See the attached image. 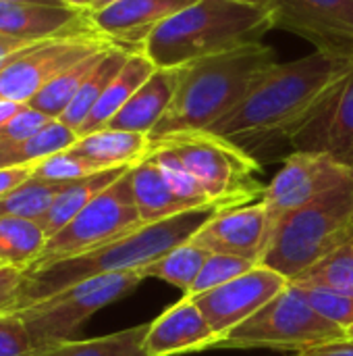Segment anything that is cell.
I'll return each instance as SVG.
<instances>
[{
  "mask_svg": "<svg viewBox=\"0 0 353 356\" xmlns=\"http://www.w3.org/2000/svg\"><path fill=\"white\" fill-rule=\"evenodd\" d=\"M304 290L306 298L310 305L331 323L339 325L341 330L353 327V296H343V294H333V292H322V290Z\"/></svg>",
  "mask_w": 353,
  "mask_h": 356,
  "instance_id": "d590c367",
  "label": "cell"
},
{
  "mask_svg": "<svg viewBox=\"0 0 353 356\" xmlns=\"http://www.w3.org/2000/svg\"><path fill=\"white\" fill-rule=\"evenodd\" d=\"M94 25L89 13L67 6H46L15 0H0V35L21 42H40Z\"/></svg>",
  "mask_w": 353,
  "mask_h": 356,
  "instance_id": "ac0fdd59",
  "label": "cell"
},
{
  "mask_svg": "<svg viewBox=\"0 0 353 356\" xmlns=\"http://www.w3.org/2000/svg\"><path fill=\"white\" fill-rule=\"evenodd\" d=\"M347 340L345 330L325 319L306 298L304 290L289 284L279 296L248 321L223 336L214 348L221 350H281L302 353L327 342Z\"/></svg>",
  "mask_w": 353,
  "mask_h": 356,
  "instance_id": "52a82bcc",
  "label": "cell"
},
{
  "mask_svg": "<svg viewBox=\"0 0 353 356\" xmlns=\"http://www.w3.org/2000/svg\"><path fill=\"white\" fill-rule=\"evenodd\" d=\"M235 2H248V4H260V6H268V0H235Z\"/></svg>",
  "mask_w": 353,
  "mask_h": 356,
  "instance_id": "bcb514c9",
  "label": "cell"
},
{
  "mask_svg": "<svg viewBox=\"0 0 353 356\" xmlns=\"http://www.w3.org/2000/svg\"><path fill=\"white\" fill-rule=\"evenodd\" d=\"M158 67L148 58V54L144 50H133L127 56L121 71L114 75V79L106 86L104 94L100 96V100L96 102V106L92 108V113L87 115L83 125L79 127V131H77L79 138L108 127V123L114 119V115L129 102V98L150 79V75Z\"/></svg>",
  "mask_w": 353,
  "mask_h": 356,
  "instance_id": "44dd1931",
  "label": "cell"
},
{
  "mask_svg": "<svg viewBox=\"0 0 353 356\" xmlns=\"http://www.w3.org/2000/svg\"><path fill=\"white\" fill-rule=\"evenodd\" d=\"M353 242V181L291 213L270 236L260 265L289 284L327 254Z\"/></svg>",
  "mask_w": 353,
  "mask_h": 356,
  "instance_id": "5b68a950",
  "label": "cell"
},
{
  "mask_svg": "<svg viewBox=\"0 0 353 356\" xmlns=\"http://www.w3.org/2000/svg\"><path fill=\"white\" fill-rule=\"evenodd\" d=\"M275 27L312 42L316 50L353 58V0H268Z\"/></svg>",
  "mask_w": 353,
  "mask_h": 356,
  "instance_id": "7c38bea8",
  "label": "cell"
},
{
  "mask_svg": "<svg viewBox=\"0 0 353 356\" xmlns=\"http://www.w3.org/2000/svg\"><path fill=\"white\" fill-rule=\"evenodd\" d=\"M191 240L212 254L239 257L260 265L268 242L266 207L258 200L218 211Z\"/></svg>",
  "mask_w": 353,
  "mask_h": 356,
  "instance_id": "9a60e30c",
  "label": "cell"
},
{
  "mask_svg": "<svg viewBox=\"0 0 353 356\" xmlns=\"http://www.w3.org/2000/svg\"><path fill=\"white\" fill-rule=\"evenodd\" d=\"M196 0H121L100 13H89L94 27L112 44L141 50L150 33Z\"/></svg>",
  "mask_w": 353,
  "mask_h": 356,
  "instance_id": "e0dca14e",
  "label": "cell"
},
{
  "mask_svg": "<svg viewBox=\"0 0 353 356\" xmlns=\"http://www.w3.org/2000/svg\"><path fill=\"white\" fill-rule=\"evenodd\" d=\"M216 213L218 209L189 211L166 221L141 225L139 229L85 254L31 267L25 271L17 311H23L69 286L92 277L135 271L141 273L150 263L158 261L171 248L191 240Z\"/></svg>",
  "mask_w": 353,
  "mask_h": 356,
  "instance_id": "7a4b0ae2",
  "label": "cell"
},
{
  "mask_svg": "<svg viewBox=\"0 0 353 356\" xmlns=\"http://www.w3.org/2000/svg\"><path fill=\"white\" fill-rule=\"evenodd\" d=\"M25 46H27V42L15 40V38H6V35H0V71H2V67L6 65V60H8L15 52H19L21 48H25Z\"/></svg>",
  "mask_w": 353,
  "mask_h": 356,
  "instance_id": "60d3db41",
  "label": "cell"
},
{
  "mask_svg": "<svg viewBox=\"0 0 353 356\" xmlns=\"http://www.w3.org/2000/svg\"><path fill=\"white\" fill-rule=\"evenodd\" d=\"M79 140V134L64 125L60 119H52L46 127L23 142H0V169L6 167H33L35 163L69 150Z\"/></svg>",
  "mask_w": 353,
  "mask_h": 356,
  "instance_id": "484cf974",
  "label": "cell"
},
{
  "mask_svg": "<svg viewBox=\"0 0 353 356\" xmlns=\"http://www.w3.org/2000/svg\"><path fill=\"white\" fill-rule=\"evenodd\" d=\"M15 2H29V4H46V6H64L62 0H15ZM69 8V6H67Z\"/></svg>",
  "mask_w": 353,
  "mask_h": 356,
  "instance_id": "f6af8a7d",
  "label": "cell"
},
{
  "mask_svg": "<svg viewBox=\"0 0 353 356\" xmlns=\"http://www.w3.org/2000/svg\"><path fill=\"white\" fill-rule=\"evenodd\" d=\"M62 2H64V6H69V8H73V10L89 13V8H92V2H94V0H62Z\"/></svg>",
  "mask_w": 353,
  "mask_h": 356,
  "instance_id": "7bdbcfd3",
  "label": "cell"
},
{
  "mask_svg": "<svg viewBox=\"0 0 353 356\" xmlns=\"http://www.w3.org/2000/svg\"><path fill=\"white\" fill-rule=\"evenodd\" d=\"M23 108V104L12 102V100H0V129Z\"/></svg>",
  "mask_w": 353,
  "mask_h": 356,
  "instance_id": "b9f144b4",
  "label": "cell"
},
{
  "mask_svg": "<svg viewBox=\"0 0 353 356\" xmlns=\"http://www.w3.org/2000/svg\"><path fill=\"white\" fill-rule=\"evenodd\" d=\"M108 46H112V42L94 25L31 42L15 52L2 67L0 100L29 104V100L64 69Z\"/></svg>",
  "mask_w": 353,
  "mask_h": 356,
  "instance_id": "30bf717a",
  "label": "cell"
},
{
  "mask_svg": "<svg viewBox=\"0 0 353 356\" xmlns=\"http://www.w3.org/2000/svg\"><path fill=\"white\" fill-rule=\"evenodd\" d=\"M144 280L146 277L139 271L92 277L17 313L25 321L37 346L73 340L89 317L133 294Z\"/></svg>",
  "mask_w": 353,
  "mask_h": 356,
  "instance_id": "ba28073f",
  "label": "cell"
},
{
  "mask_svg": "<svg viewBox=\"0 0 353 356\" xmlns=\"http://www.w3.org/2000/svg\"><path fill=\"white\" fill-rule=\"evenodd\" d=\"M287 286L289 282L281 273L266 265H256L233 282L193 296V302L221 340L266 307Z\"/></svg>",
  "mask_w": 353,
  "mask_h": 356,
  "instance_id": "4fadbf2b",
  "label": "cell"
},
{
  "mask_svg": "<svg viewBox=\"0 0 353 356\" xmlns=\"http://www.w3.org/2000/svg\"><path fill=\"white\" fill-rule=\"evenodd\" d=\"M154 144L179 156L218 211L252 204L264 196L266 186L258 179L256 156L210 129L177 131Z\"/></svg>",
  "mask_w": 353,
  "mask_h": 356,
  "instance_id": "8992f818",
  "label": "cell"
},
{
  "mask_svg": "<svg viewBox=\"0 0 353 356\" xmlns=\"http://www.w3.org/2000/svg\"><path fill=\"white\" fill-rule=\"evenodd\" d=\"M148 327L150 323H141L102 338L44 344L29 356H148L144 350Z\"/></svg>",
  "mask_w": 353,
  "mask_h": 356,
  "instance_id": "d4e9b609",
  "label": "cell"
},
{
  "mask_svg": "<svg viewBox=\"0 0 353 356\" xmlns=\"http://www.w3.org/2000/svg\"><path fill=\"white\" fill-rule=\"evenodd\" d=\"M133 50H127V48H121V46H110L102 54L98 65L92 69L87 79L81 83V88L75 94L73 102L60 115V121L64 125H69L71 129L79 131V127L83 125V121L87 119V115L92 113V108L96 106V102L104 94L106 86L114 79V75L121 71V67L125 65V60H127V56Z\"/></svg>",
  "mask_w": 353,
  "mask_h": 356,
  "instance_id": "4316f807",
  "label": "cell"
},
{
  "mask_svg": "<svg viewBox=\"0 0 353 356\" xmlns=\"http://www.w3.org/2000/svg\"><path fill=\"white\" fill-rule=\"evenodd\" d=\"M291 284L306 290L353 296V242L320 259Z\"/></svg>",
  "mask_w": 353,
  "mask_h": 356,
  "instance_id": "f546056e",
  "label": "cell"
},
{
  "mask_svg": "<svg viewBox=\"0 0 353 356\" xmlns=\"http://www.w3.org/2000/svg\"><path fill=\"white\" fill-rule=\"evenodd\" d=\"M345 338H347V340H353V327H350V330L345 332Z\"/></svg>",
  "mask_w": 353,
  "mask_h": 356,
  "instance_id": "7dc6e473",
  "label": "cell"
},
{
  "mask_svg": "<svg viewBox=\"0 0 353 356\" xmlns=\"http://www.w3.org/2000/svg\"><path fill=\"white\" fill-rule=\"evenodd\" d=\"M181 79V69L158 67L150 79L129 98V102L108 123L110 129L152 134L166 115Z\"/></svg>",
  "mask_w": 353,
  "mask_h": 356,
  "instance_id": "d6986e66",
  "label": "cell"
},
{
  "mask_svg": "<svg viewBox=\"0 0 353 356\" xmlns=\"http://www.w3.org/2000/svg\"><path fill=\"white\" fill-rule=\"evenodd\" d=\"M150 159L158 165V169L162 171L164 179L169 181V186L173 188V192L185 200L191 209H216L210 198L206 196L204 188L198 184V179L187 171V167L179 161V156L175 152H171L164 146L154 144Z\"/></svg>",
  "mask_w": 353,
  "mask_h": 356,
  "instance_id": "1f68e13d",
  "label": "cell"
},
{
  "mask_svg": "<svg viewBox=\"0 0 353 356\" xmlns=\"http://www.w3.org/2000/svg\"><path fill=\"white\" fill-rule=\"evenodd\" d=\"M114 46V44H112ZM110 48V46H108ZM100 50L79 63H75L73 67L64 69L60 75H56L48 86H44L31 100L29 106L42 111L44 115H48L50 119H60V115L67 111V106L73 102L75 94L79 92L81 83L87 79V75L92 73V69L98 65V60L102 58V54L108 50Z\"/></svg>",
  "mask_w": 353,
  "mask_h": 356,
  "instance_id": "f1b7e54d",
  "label": "cell"
},
{
  "mask_svg": "<svg viewBox=\"0 0 353 356\" xmlns=\"http://www.w3.org/2000/svg\"><path fill=\"white\" fill-rule=\"evenodd\" d=\"M33 175V167H6L0 169V200L25 184Z\"/></svg>",
  "mask_w": 353,
  "mask_h": 356,
  "instance_id": "f35d334b",
  "label": "cell"
},
{
  "mask_svg": "<svg viewBox=\"0 0 353 356\" xmlns=\"http://www.w3.org/2000/svg\"><path fill=\"white\" fill-rule=\"evenodd\" d=\"M48 236L33 219L0 215V265L29 271L42 259Z\"/></svg>",
  "mask_w": 353,
  "mask_h": 356,
  "instance_id": "cb8c5ba5",
  "label": "cell"
},
{
  "mask_svg": "<svg viewBox=\"0 0 353 356\" xmlns=\"http://www.w3.org/2000/svg\"><path fill=\"white\" fill-rule=\"evenodd\" d=\"M125 171L127 169H108V171H100V173L75 179V181H67L62 190L56 194L48 213L37 221L44 227L46 236L50 238L56 232H60L77 213H81L100 192L112 186Z\"/></svg>",
  "mask_w": 353,
  "mask_h": 356,
  "instance_id": "603a6c76",
  "label": "cell"
},
{
  "mask_svg": "<svg viewBox=\"0 0 353 356\" xmlns=\"http://www.w3.org/2000/svg\"><path fill=\"white\" fill-rule=\"evenodd\" d=\"M295 356H353V340L327 342V344L295 353Z\"/></svg>",
  "mask_w": 353,
  "mask_h": 356,
  "instance_id": "ab89813d",
  "label": "cell"
},
{
  "mask_svg": "<svg viewBox=\"0 0 353 356\" xmlns=\"http://www.w3.org/2000/svg\"><path fill=\"white\" fill-rule=\"evenodd\" d=\"M37 348L19 313L0 315V356H29Z\"/></svg>",
  "mask_w": 353,
  "mask_h": 356,
  "instance_id": "e575fe53",
  "label": "cell"
},
{
  "mask_svg": "<svg viewBox=\"0 0 353 356\" xmlns=\"http://www.w3.org/2000/svg\"><path fill=\"white\" fill-rule=\"evenodd\" d=\"M71 150L92 161L102 171L129 169L150 156L152 138L148 134L104 127L100 131L81 136Z\"/></svg>",
  "mask_w": 353,
  "mask_h": 356,
  "instance_id": "ffe728a7",
  "label": "cell"
},
{
  "mask_svg": "<svg viewBox=\"0 0 353 356\" xmlns=\"http://www.w3.org/2000/svg\"><path fill=\"white\" fill-rule=\"evenodd\" d=\"M352 69L353 58L322 50L291 63H275L210 131L231 140L252 156L279 142L291 144L327 94Z\"/></svg>",
  "mask_w": 353,
  "mask_h": 356,
  "instance_id": "6da1fadb",
  "label": "cell"
},
{
  "mask_svg": "<svg viewBox=\"0 0 353 356\" xmlns=\"http://www.w3.org/2000/svg\"><path fill=\"white\" fill-rule=\"evenodd\" d=\"M210 254L212 252H208L206 248H202L193 240H187V242L171 248L158 261L150 263L141 271V275L146 280L152 277V280L166 282V284L175 286L177 290H181L183 296H187Z\"/></svg>",
  "mask_w": 353,
  "mask_h": 356,
  "instance_id": "83f0119b",
  "label": "cell"
},
{
  "mask_svg": "<svg viewBox=\"0 0 353 356\" xmlns=\"http://www.w3.org/2000/svg\"><path fill=\"white\" fill-rule=\"evenodd\" d=\"M52 119L48 115H44L42 111L23 104V108L0 129V142L6 144H15V142H23L27 138H31L33 134H37L42 127H46Z\"/></svg>",
  "mask_w": 353,
  "mask_h": 356,
  "instance_id": "8d00e7d4",
  "label": "cell"
},
{
  "mask_svg": "<svg viewBox=\"0 0 353 356\" xmlns=\"http://www.w3.org/2000/svg\"><path fill=\"white\" fill-rule=\"evenodd\" d=\"M67 184V181H64ZM62 181H48L40 177H29L17 190L0 200V215H12L23 219L40 221L52 207L56 194L64 186Z\"/></svg>",
  "mask_w": 353,
  "mask_h": 356,
  "instance_id": "4dcf8cb0",
  "label": "cell"
},
{
  "mask_svg": "<svg viewBox=\"0 0 353 356\" xmlns=\"http://www.w3.org/2000/svg\"><path fill=\"white\" fill-rule=\"evenodd\" d=\"M275 27L268 6L235 0H196L160 23L144 44L162 69H181L200 58L262 42Z\"/></svg>",
  "mask_w": 353,
  "mask_h": 356,
  "instance_id": "277c9868",
  "label": "cell"
},
{
  "mask_svg": "<svg viewBox=\"0 0 353 356\" xmlns=\"http://www.w3.org/2000/svg\"><path fill=\"white\" fill-rule=\"evenodd\" d=\"M350 181H353V167L350 165L325 152H291L262 196L268 219V240L291 213Z\"/></svg>",
  "mask_w": 353,
  "mask_h": 356,
  "instance_id": "8fae6325",
  "label": "cell"
},
{
  "mask_svg": "<svg viewBox=\"0 0 353 356\" xmlns=\"http://www.w3.org/2000/svg\"><path fill=\"white\" fill-rule=\"evenodd\" d=\"M102 169L96 167L92 161L83 159L81 154L69 150L56 152L40 163L33 165V177L40 179H48V181H75L94 173H100Z\"/></svg>",
  "mask_w": 353,
  "mask_h": 356,
  "instance_id": "d6a6232c",
  "label": "cell"
},
{
  "mask_svg": "<svg viewBox=\"0 0 353 356\" xmlns=\"http://www.w3.org/2000/svg\"><path fill=\"white\" fill-rule=\"evenodd\" d=\"M218 338L191 296L171 305L160 317L150 321L144 350L148 356L193 355L212 350Z\"/></svg>",
  "mask_w": 353,
  "mask_h": 356,
  "instance_id": "2e32d148",
  "label": "cell"
},
{
  "mask_svg": "<svg viewBox=\"0 0 353 356\" xmlns=\"http://www.w3.org/2000/svg\"><path fill=\"white\" fill-rule=\"evenodd\" d=\"M293 152H325L353 167V69L293 136Z\"/></svg>",
  "mask_w": 353,
  "mask_h": 356,
  "instance_id": "5bb4252c",
  "label": "cell"
},
{
  "mask_svg": "<svg viewBox=\"0 0 353 356\" xmlns=\"http://www.w3.org/2000/svg\"><path fill=\"white\" fill-rule=\"evenodd\" d=\"M275 63V50L256 42L181 67L177 94L150 134L152 142L177 131L210 129L243 100L256 79Z\"/></svg>",
  "mask_w": 353,
  "mask_h": 356,
  "instance_id": "3957f363",
  "label": "cell"
},
{
  "mask_svg": "<svg viewBox=\"0 0 353 356\" xmlns=\"http://www.w3.org/2000/svg\"><path fill=\"white\" fill-rule=\"evenodd\" d=\"M23 282H25V271L0 265V315L17 313Z\"/></svg>",
  "mask_w": 353,
  "mask_h": 356,
  "instance_id": "74e56055",
  "label": "cell"
},
{
  "mask_svg": "<svg viewBox=\"0 0 353 356\" xmlns=\"http://www.w3.org/2000/svg\"><path fill=\"white\" fill-rule=\"evenodd\" d=\"M258 263H252L248 259H239V257H229V254H210L208 261L204 263L191 292L187 296H198L204 294L208 290H214L218 286H225L229 282H233L235 277L243 275L246 271H250L252 267H256Z\"/></svg>",
  "mask_w": 353,
  "mask_h": 356,
  "instance_id": "836d02e7",
  "label": "cell"
},
{
  "mask_svg": "<svg viewBox=\"0 0 353 356\" xmlns=\"http://www.w3.org/2000/svg\"><path fill=\"white\" fill-rule=\"evenodd\" d=\"M129 179L139 211V219L144 225L166 221L189 211H200V209H191L185 200H181L173 192L162 171L150 156L129 169Z\"/></svg>",
  "mask_w": 353,
  "mask_h": 356,
  "instance_id": "7402d4cb",
  "label": "cell"
},
{
  "mask_svg": "<svg viewBox=\"0 0 353 356\" xmlns=\"http://www.w3.org/2000/svg\"><path fill=\"white\" fill-rule=\"evenodd\" d=\"M117 2H121V0H94L89 13H100V10H104V8H108V6H112Z\"/></svg>",
  "mask_w": 353,
  "mask_h": 356,
  "instance_id": "ee69618b",
  "label": "cell"
},
{
  "mask_svg": "<svg viewBox=\"0 0 353 356\" xmlns=\"http://www.w3.org/2000/svg\"><path fill=\"white\" fill-rule=\"evenodd\" d=\"M141 225L144 223L139 219L127 169L112 186L100 192L81 213H77L60 232L48 238L37 265L85 254L139 229Z\"/></svg>",
  "mask_w": 353,
  "mask_h": 356,
  "instance_id": "9c48e42d",
  "label": "cell"
}]
</instances>
